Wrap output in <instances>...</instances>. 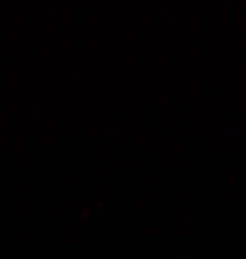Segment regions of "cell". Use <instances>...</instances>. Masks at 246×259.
<instances>
[]
</instances>
